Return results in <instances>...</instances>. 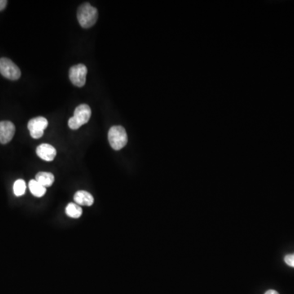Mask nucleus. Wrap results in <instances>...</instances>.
Returning a JSON list of instances; mask_svg holds the SVG:
<instances>
[{"mask_svg": "<svg viewBox=\"0 0 294 294\" xmlns=\"http://www.w3.org/2000/svg\"><path fill=\"white\" fill-rule=\"evenodd\" d=\"M77 18L83 28L89 29L93 27L98 21V9L93 7L88 3L83 4L78 9Z\"/></svg>", "mask_w": 294, "mask_h": 294, "instance_id": "nucleus-1", "label": "nucleus"}, {"mask_svg": "<svg viewBox=\"0 0 294 294\" xmlns=\"http://www.w3.org/2000/svg\"><path fill=\"white\" fill-rule=\"evenodd\" d=\"M91 115H92V111L89 106L86 104L80 105L76 107L73 117H71L69 120V127L73 130L79 129L80 127L89 121Z\"/></svg>", "mask_w": 294, "mask_h": 294, "instance_id": "nucleus-2", "label": "nucleus"}, {"mask_svg": "<svg viewBox=\"0 0 294 294\" xmlns=\"http://www.w3.org/2000/svg\"><path fill=\"white\" fill-rule=\"evenodd\" d=\"M109 143L115 151H120L128 143L126 130L122 126L111 127L108 133Z\"/></svg>", "mask_w": 294, "mask_h": 294, "instance_id": "nucleus-3", "label": "nucleus"}, {"mask_svg": "<svg viewBox=\"0 0 294 294\" xmlns=\"http://www.w3.org/2000/svg\"><path fill=\"white\" fill-rule=\"evenodd\" d=\"M0 74L10 80H18L22 75L18 66L9 58H5L0 59Z\"/></svg>", "mask_w": 294, "mask_h": 294, "instance_id": "nucleus-4", "label": "nucleus"}, {"mask_svg": "<svg viewBox=\"0 0 294 294\" xmlns=\"http://www.w3.org/2000/svg\"><path fill=\"white\" fill-rule=\"evenodd\" d=\"M88 74V69L84 64H78L70 69L69 77L71 83L79 87L82 88L86 83V76Z\"/></svg>", "mask_w": 294, "mask_h": 294, "instance_id": "nucleus-5", "label": "nucleus"}, {"mask_svg": "<svg viewBox=\"0 0 294 294\" xmlns=\"http://www.w3.org/2000/svg\"><path fill=\"white\" fill-rule=\"evenodd\" d=\"M48 125H49V122L47 119L42 116H39L30 120L27 127L31 133V137L35 139H39L44 135V132Z\"/></svg>", "mask_w": 294, "mask_h": 294, "instance_id": "nucleus-6", "label": "nucleus"}, {"mask_svg": "<svg viewBox=\"0 0 294 294\" xmlns=\"http://www.w3.org/2000/svg\"><path fill=\"white\" fill-rule=\"evenodd\" d=\"M15 126L12 122H0V143H9L13 139L15 134Z\"/></svg>", "mask_w": 294, "mask_h": 294, "instance_id": "nucleus-7", "label": "nucleus"}, {"mask_svg": "<svg viewBox=\"0 0 294 294\" xmlns=\"http://www.w3.org/2000/svg\"><path fill=\"white\" fill-rule=\"evenodd\" d=\"M36 153L40 159L48 162L53 161L57 155L56 149L51 145L46 143L41 144L36 149Z\"/></svg>", "mask_w": 294, "mask_h": 294, "instance_id": "nucleus-8", "label": "nucleus"}, {"mask_svg": "<svg viewBox=\"0 0 294 294\" xmlns=\"http://www.w3.org/2000/svg\"><path fill=\"white\" fill-rule=\"evenodd\" d=\"M74 200L78 205L92 206L94 203L93 195L85 190L77 191L74 195Z\"/></svg>", "mask_w": 294, "mask_h": 294, "instance_id": "nucleus-9", "label": "nucleus"}, {"mask_svg": "<svg viewBox=\"0 0 294 294\" xmlns=\"http://www.w3.org/2000/svg\"><path fill=\"white\" fill-rule=\"evenodd\" d=\"M36 180L38 181L39 183L41 184L43 186L49 187V186H51L53 185L55 178H54L53 173L40 172V173L36 175Z\"/></svg>", "mask_w": 294, "mask_h": 294, "instance_id": "nucleus-10", "label": "nucleus"}, {"mask_svg": "<svg viewBox=\"0 0 294 294\" xmlns=\"http://www.w3.org/2000/svg\"><path fill=\"white\" fill-rule=\"evenodd\" d=\"M29 188L32 195L36 197H43L45 195L46 187L39 183L36 180H31L29 182Z\"/></svg>", "mask_w": 294, "mask_h": 294, "instance_id": "nucleus-11", "label": "nucleus"}, {"mask_svg": "<svg viewBox=\"0 0 294 294\" xmlns=\"http://www.w3.org/2000/svg\"><path fill=\"white\" fill-rule=\"evenodd\" d=\"M66 213L67 216L72 218H79L81 217L83 213L82 208L78 205L77 204H74V203H70L66 208Z\"/></svg>", "mask_w": 294, "mask_h": 294, "instance_id": "nucleus-12", "label": "nucleus"}, {"mask_svg": "<svg viewBox=\"0 0 294 294\" xmlns=\"http://www.w3.org/2000/svg\"><path fill=\"white\" fill-rule=\"evenodd\" d=\"M27 190V185L24 180L18 179L14 182V192L16 196H22Z\"/></svg>", "mask_w": 294, "mask_h": 294, "instance_id": "nucleus-13", "label": "nucleus"}, {"mask_svg": "<svg viewBox=\"0 0 294 294\" xmlns=\"http://www.w3.org/2000/svg\"><path fill=\"white\" fill-rule=\"evenodd\" d=\"M284 261L287 265L294 268V253L286 255L284 256Z\"/></svg>", "mask_w": 294, "mask_h": 294, "instance_id": "nucleus-14", "label": "nucleus"}, {"mask_svg": "<svg viewBox=\"0 0 294 294\" xmlns=\"http://www.w3.org/2000/svg\"><path fill=\"white\" fill-rule=\"evenodd\" d=\"M7 0H0V11H2L7 6Z\"/></svg>", "mask_w": 294, "mask_h": 294, "instance_id": "nucleus-15", "label": "nucleus"}, {"mask_svg": "<svg viewBox=\"0 0 294 294\" xmlns=\"http://www.w3.org/2000/svg\"><path fill=\"white\" fill-rule=\"evenodd\" d=\"M265 294H279V292L275 291V290H268L266 292H265Z\"/></svg>", "mask_w": 294, "mask_h": 294, "instance_id": "nucleus-16", "label": "nucleus"}]
</instances>
